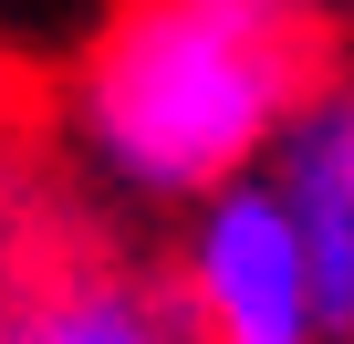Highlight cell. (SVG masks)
I'll return each mask as SVG.
<instances>
[{"mask_svg":"<svg viewBox=\"0 0 354 344\" xmlns=\"http://www.w3.org/2000/svg\"><path fill=\"white\" fill-rule=\"evenodd\" d=\"M0 344H198L188 313L115 261H42L0 292Z\"/></svg>","mask_w":354,"mask_h":344,"instance_id":"cell-4","label":"cell"},{"mask_svg":"<svg viewBox=\"0 0 354 344\" xmlns=\"http://www.w3.org/2000/svg\"><path fill=\"white\" fill-rule=\"evenodd\" d=\"M313 105V0H136L84 73V136L156 199H219Z\"/></svg>","mask_w":354,"mask_h":344,"instance_id":"cell-1","label":"cell"},{"mask_svg":"<svg viewBox=\"0 0 354 344\" xmlns=\"http://www.w3.org/2000/svg\"><path fill=\"white\" fill-rule=\"evenodd\" d=\"M188 334L198 344H323L313 323V261L281 209V188L240 178L188 230Z\"/></svg>","mask_w":354,"mask_h":344,"instance_id":"cell-2","label":"cell"},{"mask_svg":"<svg viewBox=\"0 0 354 344\" xmlns=\"http://www.w3.org/2000/svg\"><path fill=\"white\" fill-rule=\"evenodd\" d=\"M281 209L313 261V323L323 344L354 334V84H313V105L281 125Z\"/></svg>","mask_w":354,"mask_h":344,"instance_id":"cell-3","label":"cell"}]
</instances>
